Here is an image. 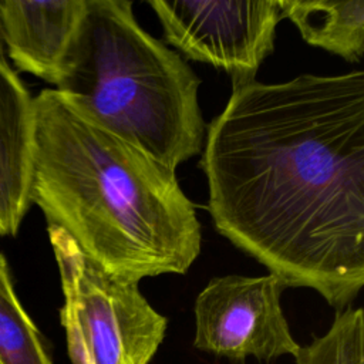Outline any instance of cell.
Masks as SVG:
<instances>
[{"label": "cell", "instance_id": "6da1fadb", "mask_svg": "<svg viewBox=\"0 0 364 364\" xmlns=\"http://www.w3.org/2000/svg\"><path fill=\"white\" fill-rule=\"evenodd\" d=\"M215 229L343 310L364 284V73L235 85L200 159Z\"/></svg>", "mask_w": 364, "mask_h": 364}, {"label": "cell", "instance_id": "7a4b0ae2", "mask_svg": "<svg viewBox=\"0 0 364 364\" xmlns=\"http://www.w3.org/2000/svg\"><path fill=\"white\" fill-rule=\"evenodd\" d=\"M30 202L102 270L183 274L200 253L195 203L175 171L97 125L55 88L34 98Z\"/></svg>", "mask_w": 364, "mask_h": 364}, {"label": "cell", "instance_id": "3957f363", "mask_svg": "<svg viewBox=\"0 0 364 364\" xmlns=\"http://www.w3.org/2000/svg\"><path fill=\"white\" fill-rule=\"evenodd\" d=\"M199 77L136 21L131 0H85L60 91L97 125L175 171L202 151Z\"/></svg>", "mask_w": 364, "mask_h": 364}, {"label": "cell", "instance_id": "277c9868", "mask_svg": "<svg viewBox=\"0 0 364 364\" xmlns=\"http://www.w3.org/2000/svg\"><path fill=\"white\" fill-rule=\"evenodd\" d=\"M61 277L60 310L71 364H149L168 320L139 290L84 256L73 239L48 226Z\"/></svg>", "mask_w": 364, "mask_h": 364}, {"label": "cell", "instance_id": "5b68a950", "mask_svg": "<svg viewBox=\"0 0 364 364\" xmlns=\"http://www.w3.org/2000/svg\"><path fill=\"white\" fill-rule=\"evenodd\" d=\"M165 41L186 58L223 68L232 87L255 80L274 50L279 0H149Z\"/></svg>", "mask_w": 364, "mask_h": 364}, {"label": "cell", "instance_id": "8992f818", "mask_svg": "<svg viewBox=\"0 0 364 364\" xmlns=\"http://www.w3.org/2000/svg\"><path fill=\"white\" fill-rule=\"evenodd\" d=\"M286 289V283L272 273L213 277L195 300L193 346L230 360L294 357L300 344L280 304Z\"/></svg>", "mask_w": 364, "mask_h": 364}, {"label": "cell", "instance_id": "52a82bcc", "mask_svg": "<svg viewBox=\"0 0 364 364\" xmlns=\"http://www.w3.org/2000/svg\"><path fill=\"white\" fill-rule=\"evenodd\" d=\"M85 0L0 1V36L13 63L57 85Z\"/></svg>", "mask_w": 364, "mask_h": 364}, {"label": "cell", "instance_id": "ba28073f", "mask_svg": "<svg viewBox=\"0 0 364 364\" xmlns=\"http://www.w3.org/2000/svg\"><path fill=\"white\" fill-rule=\"evenodd\" d=\"M34 98L0 54V235L14 236L30 206Z\"/></svg>", "mask_w": 364, "mask_h": 364}, {"label": "cell", "instance_id": "9c48e42d", "mask_svg": "<svg viewBox=\"0 0 364 364\" xmlns=\"http://www.w3.org/2000/svg\"><path fill=\"white\" fill-rule=\"evenodd\" d=\"M310 46L358 63L364 53V0H279Z\"/></svg>", "mask_w": 364, "mask_h": 364}, {"label": "cell", "instance_id": "30bf717a", "mask_svg": "<svg viewBox=\"0 0 364 364\" xmlns=\"http://www.w3.org/2000/svg\"><path fill=\"white\" fill-rule=\"evenodd\" d=\"M0 364H53L41 334L23 309L0 253Z\"/></svg>", "mask_w": 364, "mask_h": 364}, {"label": "cell", "instance_id": "8fae6325", "mask_svg": "<svg viewBox=\"0 0 364 364\" xmlns=\"http://www.w3.org/2000/svg\"><path fill=\"white\" fill-rule=\"evenodd\" d=\"M296 364H364V313L351 306L337 310L330 328L300 346Z\"/></svg>", "mask_w": 364, "mask_h": 364}]
</instances>
